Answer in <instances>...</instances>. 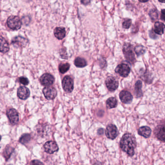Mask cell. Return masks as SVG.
<instances>
[{
  "mask_svg": "<svg viewBox=\"0 0 165 165\" xmlns=\"http://www.w3.org/2000/svg\"><path fill=\"white\" fill-rule=\"evenodd\" d=\"M70 65L68 63H65V64H61L59 66V71L60 73L62 74H64L68 71L70 69Z\"/></svg>",
  "mask_w": 165,
  "mask_h": 165,
  "instance_id": "27",
  "label": "cell"
},
{
  "mask_svg": "<svg viewBox=\"0 0 165 165\" xmlns=\"http://www.w3.org/2000/svg\"><path fill=\"white\" fill-rule=\"evenodd\" d=\"M1 138H2L1 136V135H0V141H1Z\"/></svg>",
  "mask_w": 165,
  "mask_h": 165,
  "instance_id": "36",
  "label": "cell"
},
{
  "mask_svg": "<svg viewBox=\"0 0 165 165\" xmlns=\"http://www.w3.org/2000/svg\"><path fill=\"white\" fill-rule=\"evenodd\" d=\"M136 145L137 142L135 136L131 133L124 134L120 140V148L130 156L134 155Z\"/></svg>",
  "mask_w": 165,
  "mask_h": 165,
  "instance_id": "1",
  "label": "cell"
},
{
  "mask_svg": "<svg viewBox=\"0 0 165 165\" xmlns=\"http://www.w3.org/2000/svg\"><path fill=\"white\" fill-rule=\"evenodd\" d=\"M165 28V25L164 23L159 22H155L154 25V31L155 34L161 35L164 34Z\"/></svg>",
  "mask_w": 165,
  "mask_h": 165,
  "instance_id": "19",
  "label": "cell"
},
{
  "mask_svg": "<svg viewBox=\"0 0 165 165\" xmlns=\"http://www.w3.org/2000/svg\"><path fill=\"white\" fill-rule=\"evenodd\" d=\"M123 52L125 55V58L130 64H133L135 63V54L133 51L132 46L129 43H126L124 44L123 48Z\"/></svg>",
  "mask_w": 165,
  "mask_h": 165,
  "instance_id": "2",
  "label": "cell"
},
{
  "mask_svg": "<svg viewBox=\"0 0 165 165\" xmlns=\"http://www.w3.org/2000/svg\"><path fill=\"white\" fill-rule=\"evenodd\" d=\"M115 71L116 73L119 74V75L124 78H126L129 75L130 68L128 64L123 63L117 65Z\"/></svg>",
  "mask_w": 165,
  "mask_h": 165,
  "instance_id": "6",
  "label": "cell"
},
{
  "mask_svg": "<svg viewBox=\"0 0 165 165\" xmlns=\"http://www.w3.org/2000/svg\"><path fill=\"white\" fill-rule=\"evenodd\" d=\"M14 149L10 146H7L5 148V151L3 153V155L5 157L6 160H7L10 157V156L13 152Z\"/></svg>",
  "mask_w": 165,
  "mask_h": 165,
  "instance_id": "23",
  "label": "cell"
},
{
  "mask_svg": "<svg viewBox=\"0 0 165 165\" xmlns=\"http://www.w3.org/2000/svg\"><path fill=\"white\" fill-rule=\"evenodd\" d=\"M74 64L77 68H82L85 67L87 65V63L84 59L78 57L74 60Z\"/></svg>",
  "mask_w": 165,
  "mask_h": 165,
  "instance_id": "21",
  "label": "cell"
},
{
  "mask_svg": "<svg viewBox=\"0 0 165 165\" xmlns=\"http://www.w3.org/2000/svg\"><path fill=\"white\" fill-rule=\"evenodd\" d=\"M93 165H102L100 162H97L96 163H95Z\"/></svg>",
  "mask_w": 165,
  "mask_h": 165,
  "instance_id": "33",
  "label": "cell"
},
{
  "mask_svg": "<svg viewBox=\"0 0 165 165\" xmlns=\"http://www.w3.org/2000/svg\"><path fill=\"white\" fill-rule=\"evenodd\" d=\"M148 2V1H139V2Z\"/></svg>",
  "mask_w": 165,
  "mask_h": 165,
  "instance_id": "34",
  "label": "cell"
},
{
  "mask_svg": "<svg viewBox=\"0 0 165 165\" xmlns=\"http://www.w3.org/2000/svg\"><path fill=\"white\" fill-rule=\"evenodd\" d=\"M134 51L138 56L143 55L146 52L145 47L142 45H139V46L135 47V48H134Z\"/></svg>",
  "mask_w": 165,
  "mask_h": 165,
  "instance_id": "26",
  "label": "cell"
},
{
  "mask_svg": "<svg viewBox=\"0 0 165 165\" xmlns=\"http://www.w3.org/2000/svg\"><path fill=\"white\" fill-rule=\"evenodd\" d=\"M55 37L59 40H62L66 36V31L63 27H57L54 31Z\"/></svg>",
  "mask_w": 165,
  "mask_h": 165,
  "instance_id": "18",
  "label": "cell"
},
{
  "mask_svg": "<svg viewBox=\"0 0 165 165\" xmlns=\"http://www.w3.org/2000/svg\"><path fill=\"white\" fill-rule=\"evenodd\" d=\"M132 20L129 19H125L122 24V26L125 29H128L132 25Z\"/></svg>",
  "mask_w": 165,
  "mask_h": 165,
  "instance_id": "28",
  "label": "cell"
},
{
  "mask_svg": "<svg viewBox=\"0 0 165 165\" xmlns=\"http://www.w3.org/2000/svg\"><path fill=\"white\" fill-rule=\"evenodd\" d=\"M106 105L108 109H112L117 106V101L115 97H110L106 101Z\"/></svg>",
  "mask_w": 165,
  "mask_h": 165,
  "instance_id": "22",
  "label": "cell"
},
{
  "mask_svg": "<svg viewBox=\"0 0 165 165\" xmlns=\"http://www.w3.org/2000/svg\"><path fill=\"white\" fill-rule=\"evenodd\" d=\"M19 81L20 83H22L24 85H27L29 83L28 79L25 78L24 76H22L19 78Z\"/></svg>",
  "mask_w": 165,
  "mask_h": 165,
  "instance_id": "29",
  "label": "cell"
},
{
  "mask_svg": "<svg viewBox=\"0 0 165 165\" xmlns=\"http://www.w3.org/2000/svg\"><path fill=\"white\" fill-rule=\"evenodd\" d=\"M160 19L161 20L165 22V9H162L161 11Z\"/></svg>",
  "mask_w": 165,
  "mask_h": 165,
  "instance_id": "31",
  "label": "cell"
},
{
  "mask_svg": "<svg viewBox=\"0 0 165 165\" xmlns=\"http://www.w3.org/2000/svg\"><path fill=\"white\" fill-rule=\"evenodd\" d=\"M44 148L45 152L50 154L56 153L59 149L57 143L53 141H49L46 142L44 144Z\"/></svg>",
  "mask_w": 165,
  "mask_h": 165,
  "instance_id": "9",
  "label": "cell"
},
{
  "mask_svg": "<svg viewBox=\"0 0 165 165\" xmlns=\"http://www.w3.org/2000/svg\"><path fill=\"white\" fill-rule=\"evenodd\" d=\"M159 2H161V3H165V1H159Z\"/></svg>",
  "mask_w": 165,
  "mask_h": 165,
  "instance_id": "35",
  "label": "cell"
},
{
  "mask_svg": "<svg viewBox=\"0 0 165 165\" xmlns=\"http://www.w3.org/2000/svg\"><path fill=\"white\" fill-rule=\"evenodd\" d=\"M142 86H143L142 82L139 80H138L135 83L134 93H135L136 97H140L143 96V91L142 90Z\"/></svg>",
  "mask_w": 165,
  "mask_h": 165,
  "instance_id": "20",
  "label": "cell"
},
{
  "mask_svg": "<svg viewBox=\"0 0 165 165\" xmlns=\"http://www.w3.org/2000/svg\"><path fill=\"white\" fill-rule=\"evenodd\" d=\"M41 83L45 86H51L55 81V78L52 75L45 73L41 76L40 79Z\"/></svg>",
  "mask_w": 165,
  "mask_h": 165,
  "instance_id": "11",
  "label": "cell"
},
{
  "mask_svg": "<svg viewBox=\"0 0 165 165\" xmlns=\"http://www.w3.org/2000/svg\"><path fill=\"white\" fill-rule=\"evenodd\" d=\"M31 139V136L29 134H24L21 136L19 139V142L22 144L28 143Z\"/></svg>",
  "mask_w": 165,
  "mask_h": 165,
  "instance_id": "25",
  "label": "cell"
},
{
  "mask_svg": "<svg viewBox=\"0 0 165 165\" xmlns=\"http://www.w3.org/2000/svg\"><path fill=\"white\" fill-rule=\"evenodd\" d=\"M118 129L113 124L108 125L106 129V136L109 139H115L118 135Z\"/></svg>",
  "mask_w": 165,
  "mask_h": 165,
  "instance_id": "7",
  "label": "cell"
},
{
  "mask_svg": "<svg viewBox=\"0 0 165 165\" xmlns=\"http://www.w3.org/2000/svg\"><path fill=\"white\" fill-rule=\"evenodd\" d=\"M18 97L22 100H26L30 95V91L28 88L21 86L18 88L17 92Z\"/></svg>",
  "mask_w": 165,
  "mask_h": 165,
  "instance_id": "15",
  "label": "cell"
},
{
  "mask_svg": "<svg viewBox=\"0 0 165 165\" xmlns=\"http://www.w3.org/2000/svg\"><path fill=\"white\" fill-rule=\"evenodd\" d=\"M9 51V45L5 38L0 35V52L6 53Z\"/></svg>",
  "mask_w": 165,
  "mask_h": 165,
  "instance_id": "17",
  "label": "cell"
},
{
  "mask_svg": "<svg viewBox=\"0 0 165 165\" xmlns=\"http://www.w3.org/2000/svg\"><path fill=\"white\" fill-rule=\"evenodd\" d=\"M7 25L13 30H18L22 27V20L18 16H11L7 20Z\"/></svg>",
  "mask_w": 165,
  "mask_h": 165,
  "instance_id": "3",
  "label": "cell"
},
{
  "mask_svg": "<svg viewBox=\"0 0 165 165\" xmlns=\"http://www.w3.org/2000/svg\"><path fill=\"white\" fill-rule=\"evenodd\" d=\"M43 92L47 100H53L57 96V90L52 86H47L44 88Z\"/></svg>",
  "mask_w": 165,
  "mask_h": 165,
  "instance_id": "8",
  "label": "cell"
},
{
  "mask_svg": "<svg viewBox=\"0 0 165 165\" xmlns=\"http://www.w3.org/2000/svg\"><path fill=\"white\" fill-rule=\"evenodd\" d=\"M154 134L157 139L165 142V122L161 123L156 126L154 130Z\"/></svg>",
  "mask_w": 165,
  "mask_h": 165,
  "instance_id": "5",
  "label": "cell"
},
{
  "mask_svg": "<svg viewBox=\"0 0 165 165\" xmlns=\"http://www.w3.org/2000/svg\"><path fill=\"white\" fill-rule=\"evenodd\" d=\"M7 116L12 125H16L18 122L19 116L18 112L14 109H8L7 111Z\"/></svg>",
  "mask_w": 165,
  "mask_h": 165,
  "instance_id": "10",
  "label": "cell"
},
{
  "mask_svg": "<svg viewBox=\"0 0 165 165\" xmlns=\"http://www.w3.org/2000/svg\"><path fill=\"white\" fill-rule=\"evenodd\" d=\"M11 165V164H10V165Z\"/></svg>",
  "mask_w": 165,
  "mask_h": 165,
  "instance_id": "37",
  "label": "cell"
},
{
  "mask_svg": "<svg viewBox=\"0 0 165 165\" xmlns=\"http://www.w3.org/2000/svg\"><path fill=\"white\" fill-rule=\"evenodd\" d=\"M30 165H44V164L38 160H33L30 162Z\"/></svg>",
  "mask_w": 165,
  "mask_h": 165,
  "instance_id": "30",
  "label": "cell"
},
{
  "mask_svg": "<svg viewBox=\"0 0 165 165\" xmlns=\"http://www.w3.org/2000/svg\"><path fill=\"white\" fill-rule=\"evenodd\" d=\"M105 84L108 90L111 92L116 90L119 85V83L117 80L112 76H110L106 79Z\"/></svg>",
  "mask_w": 165,
  "mask_h": 165,
  "instance_id": "12",
  "label": "cell"
},
{
  "mask_svg": "<svg viewBox=\"0 0 165 165\" xmlns=\"http://www.w3.org/2000/svg\"><path fill=\"white\" fill-rule=\"evenodd\" d=\"M149 15L151 19L153 21H155L159 19V13L157 9L155 8L151 9L149 13Z\"/></svg>",
  "mask_w": 165,
  "mask_h": 165,
  "instance_id": "24",
  "label": "cell"
},
{
  "mask_svg": "<svg viewBox=\"0 0 165 165\" xmlns=\"http://www.w3.org/2000/svg\"><path fill=\"white\" fill-rule=\"evenodd\" d=\"M62 84L63 90L66 92L70 93L73 91V88H74L73 80L69 76H64L62 81Z\"/></svg>",
  "mask_w": 165,
  "mask_h": 165,
  "instance_id": "4",
  "label": "cell"
},
{
  "mask_svg": "<svg viewBox=\"0 0 165 165\" xmlns=\"http://www.w3.org/2000/svg\"><path fill=\"white\" fill-rule=\"evenodd\" d=\"M103 132H104V129H99L98 131V133L99 135H101L103 133Z\"/></svg>",
  "mask_w": 165,
  "mask_h": 165,
  "instance_id": "32",
  "label": "cell"
},
{
  "mask_svg": "<svg viewBox=\"0 0 165 165\" xmlns=\"http://www.w3.org/2000/svg\"><path fill=\"white\" fill-rule=\"evenodd\" d=\"M28 43V40L22 36H18L14 37L12 41V44L15 47H25Z\"/></svg>",
  "mask_w": 165,
  "mask_h": 165,
  "instance_id": "14",
  "label": "cell"
},
{
  "mask_svg": "<svg viewBox=\"0 0 165 165\" xmlns=\"http://www.w3.org/2000/svg\"><path fill=\"white\" fill-rule=\"evenodd\" d=\"M138 134L145 138H148L150 137L152 130L148 126H143L140 127L138 131Z\"/></svg>",
  "mask_w": 165,
  "mask_h": 165,
  "instance_id": "16",
  "label": "cell"
},
{
  "mask_svg": "<svg viewBox=\"0 0 165 165\" xmlns=\"http://www.w3.org/2000/svg\"><path fill=\"white\" fill-rule=\"evenodd\" d=\"M119 98L122 102L124 104H130L133 100V96L128 91H121L119 94Z\"/></svg>",
  "mask_w": 165,
  "mask_h": 165,
  "instance_id": "13",
  "label": "cell"
}]
</instances>
